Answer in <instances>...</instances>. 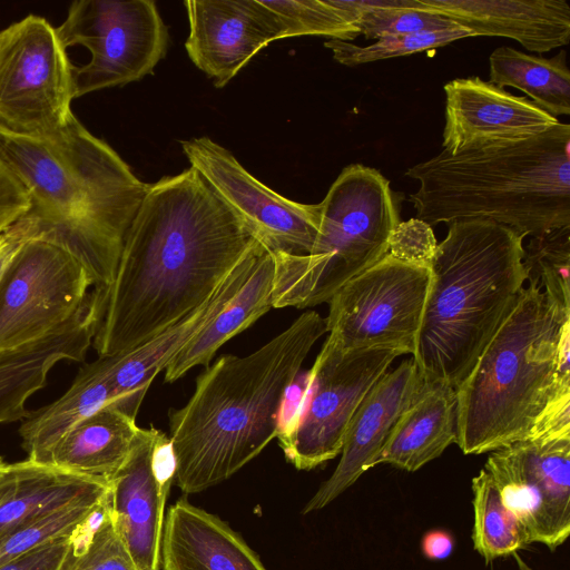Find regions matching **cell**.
<instances>
[{
  "instance_id": "obj_23",
  "label": "cell",
  "mask_w": 570,
  "mask_h": 570,
  "mask_svg": "<svg viewBox=\"0 0 570 570\" xmlns=\"http://www.w3.org/2000/svg\"><path fill=\"white\" fill-rule=\"evenodd\" d=\"M456 390L443 382H424L403 411L373 465L387 463L414 472L456 443Z\"/></svg>"
},
{
  "instance_id": "obj_9",
  "label": "cell",
  "mask_w": 570,
  "mask_h": 570,
  "mask_svg": "<svg viewBox=\"0 0 570 570\" xmlns=\"http://www.w3.org/2000/svg\"><path fill=\"white\" fill-rule=\"evenodd\" d=\"M56 28L29 14L0 32V129L48 138L76 117L73 68Z\"/></svg>"
},
{
  "instance_id": "obj_21",
  "label": "cell",
  "mask_w": 570,
  "mask_h": 570,
  "mask_svg": "<svg viewBox=\"0 0 570 570\" xmlns=\"http://www.w3.org/2000/svg\"><path fill=\"white\" fill-rule=\"evenodd\" d=\"M161 570H267L243 537L185 497L165 515Z\"/></svg>"
},
{
  "instance_id": "obj_35",
  "label": "cell",
  "mask_w": 570,
  "mask_h": 570,
  "mask_svg": "<svg viewBox=\"0 0 570 570\" xmlns=\"http://www.w3.org/2000/svg\"><path fill=\"white\" fill-rule=\"evenodd\" d=\"M96 523L78 535L49 542L1 564L0 570H69Z\"/></svg>"
},
{
  "instance_id": "obj_32",
  "label": "cell",
  "mask_w": 570,
  "mask_h": 570,
  "mask_svg": "<svg viewBox=\"0 0 570 570\" xmlns=\"http://www.w3.org/2000/svg\"><path fill=\"white\" fill-rule=\"evenodd\" d=\"M527 281H535L553 301L570 308V225L532 236L524 246Z\"/></svg>"
},
{
  "instance_id": "obj_16",
  "label": "cell",
  "mask_w": 570,
  "mask_h": 570,
  "mask_svg": "<svg viewBox=\"0 0 570 570\" xmlns=\"http://www.w3.org/2000/svg\"><path fill=\"white\" fill-rule=\"evenodd\" d=\"M443 89L445 125L442 146L451 155L514 144L559 122L530 99L476 76L455 78Z\"/></svg>"
},
{
  "instance_id": "obj_28",
  "label": "cell",
  "mask_w": 570,
  "mask_h": 570,
  "mask_svg": "<svg viewBox=\"0 0 570 570\" xmlns=\"http://www.w3.org/2000/svg\"><path fill=\"white\" fill-rule=\"evenodd\" d=\"M472 491L473 544L487 562L529 544L521 523L505 505L499 487L485 469L473 478Z\"/></svg>"
},
{
  "instance_id": "obj_31",
  "label": "cell",
  "mask_w": 570,
  "mask_h": 570,
  "mask_svg": "<svg viewBox=\"0 0 570 570\" xmlns=\"http://www.w3.org/2000/svg\"><path fill=\"white\" fill-rule=\"evenodd\" d=\"M279 19L284 38L317 36L351 42L360 35L350 16L331 0H262Z\"/></svg>"
},
{
  "instance_id": "obj_22",
  "label": "cell",
  "mask_w": 570,
  "mask_h": 570,
  "mask_svg": "<svg viewBox=\"0 0 570 570\" xmlns=\"http://www.w3.org/2000/svg\"><path fill=\"white\" fill-rule=\"evenodd\" d=\"M109 483L29 459L0 466V540L55 511L101 503Z\"/></svg>"
},
{
  "instance_id": "obj_39",
  "label": "cell",
  "mask_w": 570,
  "mask_h": 570,
  "mask_svg": "<svg viewBox=\"0 0 570 570\" xmlns=\"http://www.w3.org/2000/svg\"><path fill=\"white\" fill-rule=\"evenodd\" d=\"M453 538L443 530H431L424 534L421 542L422 552L429 560L448 559L453 551Z\"/></svg>"
},
{
  "instance_id": "obj_4",
  "label": "cell",
  "mask_w": 570,
  "mask_h": 570,
  "mask_svg": "<svg viewBox=\"0 0 570 570\" xmlns=\"http://www.w3.org/2000/svg\"><path fill=\"white\" fill-rule=\"evenodd\" d=\"M448 225L430 263L431 284L412 358L424 382L456 389L524 287L527 235L485 219Z\"/></svg>"
},
{
  "instance_id": "obj_34",
  "label": "cell",
  "mask_w": 570,
  "mask_h": 570,
  "mask_svg": "<svg viewBox=\"0 0 570 570\" xmlns=\"http://www.w3.org/2000/svg\"><path fill=\"white\" fill-rule=\"evenodd\" d=\"M108 502L69 570H140L114 525Z\"/></svg>"
},
{
  "instance_id": "obj_8",
  "label": "cell",
  "mask_w": 570,
  "mask_h": 570,
  "mask_svg": "<svg viewBox=\"0 0 570 570\" xmlns=\"http://www.w3.org/2000/svg\"><path fill=\"white\" fill-rule=\"evenodd\" d=\"M404 354L395 347L342 352L324 342L295 412L276 436L286 460L297 470H312L341 454L360 404Z\"/></svg>"
},
{
  "instance_id": "obj_1",
  "label": "cell",
  "mask_w": 570,
  "mask_h": 570,
  "mask_svg": "<svg viewBox=\"0 0 570 570\" xmlns=\"http://www.w3.org/2000/svg\"><path fill=\"white\" fill-rule=\"evenodd\" d=\"M254 239L195 168L149 184L105 289L98 355L134 350L195 311Z\"/></svg>"
},
{
  "instance_id": "obj_27",
  "label": "cell",
  "mask_w": 570,
  "mask_h": 570,
  "mask_svg": "<svg viewBox=\"0 0 570 570\" xmlns=\"http://www.w3.org/2000/svg\"><path fill=\"white\" fill-rule=\"evenodd\" d=\"M490 82L523 91L553 117L570 114V70L561 50L552 58L499 47L489 57Z\"/></svg>"
},
{
  "instance_id": "obj_30",
  "label": "cell",
  "mask_w": 570,
  "mask_h": 570,
  "mask_svg": "<svg viewBox=\"0 0 570 570\" xmlns=\"http://www.w3.org/2000/svg\"><path fill=\"white\" fill-rule=\"evenodd\" d=\"M108 498L101 503L78 504L55 511L16 529L0 540V566L49 542L87 531L100 517Z\"/></svg>"
},
{
  "instance_id": "obj_5",
  "label": "cell",
  "mask_w": 570,
  "mask_h": 570,
  "mask_svg": "<svg viewBox=\"0 0 570 570\" xmlns=\"http://www.w3.org/2000/svg\"><path fill=\"white\" fill-rule=\"evenodd\" d=\"M410 195L430 226L485 219L527 236L570 225V125L534 137L451 155L442 151L406 169Z\"/></svg>"
},
{
  "instance_id": "obj_10",
  "label": "cell",
  "mask_w": 570,
  "mask_h": 570,
  "mask_svg": "<svg viewBox=\"0 0 570 570\" xmlns=\"http://www.w3.org/2000/svg\"><path fill=\"white\" fill-rule=\"evenodd\" d=\"M56 30L66 49L91 53L73 68L75 99L140 80L167 52V27L153 0H77Z\"/></svg>"
},
{
  "instance_id": "obj_15",
  "label": "cell",
  "mask_w": 570,
  "mask_h": 570,
  "mask_svg": "<svg viewBox=\"0 0 570 570\" xmlns=\"http://www.w3.org/2000/svg\"><path fill=\"white\" fill-rule=\"evenodd\" d=\"M176 461L168 435L140 428L135 445L109 481V513L140 570H161L165 507Z\"/></svg>"
},
{
  "instance_id": "obj_25",
  "label": "cell",
  "mask_w": 570,
  "mask_h": 570,
  "mask_svg": "<svg viewBox=\"0 0 570 570\" xmlns=\"http://www.w3.org/2000/svg\"><path fill=\"white\" fill-rule=\"evenodd\" d=\"M115 403V390L104 358L86 364L59 399L21 421L19 435L27 459L46 464L52 446L71 426Z\"/></svg>"
},
{
  "instance_id": "obj_24",
  "label": "cell",
  "mask_w": 570,
  "mask_h": 570,
  "mask_svg": "<svg viewBox=\"0 0 570 570\" xmlns=\"http://www.w3.org/2000/svg\"><path fill=\"white\" fill-rule=\"evenodd\" d=\"M140 428L108 405L71 426L52 446L46 464L109 483L129 456Z\"/></svg>"
},
{
  "instance_id": "obj_13",
  "label": "cell",
  "mask_w": 570,
  "mask_h": 570,
  "mask_svg": "<svg viewBox=\"0 0 570 570\" xmlns=\"http://www.w3.org/2000/svg\"><path fill=\"white\" fill-rule=\"evenodd\" d=\"M484 469L528 543L550 550L570 534V434L527 438L490 452Z\"/></svg>"
},
{
  "instance_id": "obj_3",
  "label": "cell",
  "mask_w": 570,
  "mask_h": 570,
  "mask_svg": "<svg viewBox=\"0 0 570 570\" xmlns=\"http://www.w3.org/2000/svg\"><path fill=\"white\" fill-rule=\"evenodd\" d=\"M0 158L30 195L36 239L69 252L107 289L149 184L76 117L48 138L0 129Z\"/></svg>"
},
{
  "instance_id": "obj_37",
  "label": "cell",
  "mask_w": 570,
  "mask_h": 570,
  "mask_svg": "<svg viewBox=\"0 0 570 570\" xmlns=\"http://www.w3.org/2000/svg\"><path fill=\"white\" fill-rule=\"evenodd\" d=\"M30 207L27 188L0 158V235L18 223Z\"/></svg>"
},
{
  "instance_id": "obj_29",
  "label": "cell",
  "mask_w": 570,
  "mask_h": 570,
  "mask_svg": "<svg viewBox=\"0 0 570 570\" xmlns=\"http://www.w3.org/2000/svg\"><path fill=\"white\" fill-rule=\"evenodd\" d=\"M344 10L366 40L434 31L456 26L450 18L422 9L419 0H331Z\"/></svg>"
},
{
  "instance_id": "obj_38",
  "label": "cell",
  "mask_w": 570,
  "mask_h": 570,
  "mask_svg": "<svg viewBox=\"0 0 570 570\" xmlns=\"http://www.w3.org/2000/svg\"><path fill=\"white\" fill-rule=\"evenodd\" d=\"M30 239H36L35 228L24 216L0 235V276L17 250Z\"/></svg>"
},
{
  "instance_id": "obj_40",
  "label": "cell",
  "mask_w": 570,
  "mask_h": 570,
  "mask_svg": "<svg viewBox=\"0 0 570 570\" xmlns=\"http://www.w3.org/2000/svg\"><path fill=\"white\" fill-rule=\"evenodd\" d=\"M4 464L2 458L0 456V466H2Z\"/></svg>"
},
{
  "instance_id": "obj_26",
  "label": "cell",
  "mask_w": 570,
  "mask_h": 570,
  "mask_svg": "<svg viewBox=\"0 0 570 570\" xmlns=\"http://www.w3.org/2000/svg\"><path fill=\"white\" fill-rule=\"evenodd\" d=\"M273 281L274 255L265 246L253 273L233 301L165 368V382L177 381L195 366H209L222 345L273 308Z\"/></svg>"
},
{
  "instance_id": "obj_7",
  "label": "cell",
  "mask_w": 570,
  "mask_h": 570,
  "mask_svg": "<svg viewBox=\"0 0 570 570\" xmlns=\"http://www.w3.org/2000/svg\"><path fill=\"white\" fill-rule=\"evenodd\" d=\"M402 194L379 170L343 168L320 203L321 219L307 255L274 253L273 308L326 303L350 279L389 253Z\"/></svg>"
},
{
  "instance_id": "obj_2",
  "label": "cell",
  "mask_w": 570,
  "mask_h": 570,
  "mask_svg": "<svg viewBox=\"0 0 570 570\" xmlns=\"http://www.w3.org/2000/svg\"><path fill=\"white\" fill-rule=\"evenodd\" d=\"M325 333L326 320L309 309L250 354H224L205 367L188 402L169 411L183 493L229 479L277 436L287 392Z\"/></svg>"
},
{
  "instance_id": "obj_20",
  "label": "cell",
  "mask_w": 570,
  "mask_h": 570,
  "mask_svg": "<svg viewBox=\"0 0 570 570\" xmlns=\"http://www.w3.org/2000/svg\"><path fill=\"white\" fill-rule=\"evenodd\" d=\"M422 9L445 16L473 37H504L537 53L567 46L570 6L566 0H419Z\"/></svg>"
},
{
  "instance_id": "obj_17",
  "label": "cell",
  "mask_w": 570,
  "mask_h": 570,
  "mask_svg": "<svg viewBox=\"0 0 570 570\" xmlns=\"http://www.w3.org/2000/svg\"><path fill=\"white\" fill-rule=\"evenodd\" d=\"M189 59L217 88L226 86L284 27L262 0H187Z\"/></svg>"
},
{
  "instance_id": "obj_11",
  "label": "cell",
  "mask_w": 570,
  "mask_h": 570,
  "mask_svg": "<svg viewBox=\"0 0 570 570\" xmlns=\"http://www.w3.org/2000/svg\"><path fill=\"white\" fill-rule=\"evenodd\" d=\"M430 284V265L386 254L327 302L325 342L342 352L395 347L413 354Z\"/></svg>"
},
{
  "instance_id": "obj_19",
  "label": "cell",
  "mask_w": 570,
  "mask_h": 570,
  "mask_svg": "<svg viewBox=\"0 0 570 570\" xmlns=\"http://www.w3.org/2000/svg\"><path fill=\"white\" fill-rule=\"evenodd\" d=\"M423 383L411 358L386 372L373 385L350 422L336 469L306 503L303 514L328 505L374 466L391 430Z\"/></svg>"
},
{
  "instance_id": "obj_12",
  "label": "cell",
  "mask_w": 570,
  "mask_h": 570,
  "mask_svg": "<svg viewBox=\"0 0 570 570\" xmlns=\"http://www.w3.org/2000/svg\"><path fill=\"white\" fill-rule=\"evenodd\" d=\"M94 288L69 252L26 242L0 276V354L38 341L69 322Z\"/></svg>"
},
{
  "instance_id": "obj_33",
  "label": "cell",
  "mask_w": 570,
  "mask_h": 570,
  "mask_svg": "<svg viewBox=\"0 0 570 570\" xmlns=\"http://www.w3.org/2000/svg\"><path fill=\"white\" fill-rule=\"evenodd\" d=\"M468 37L473 35L456 24L434 31L382 37L364 47L340 40H327L324 45L333 52V58L338 63L355 67L435 49Z\"/></svg>"
},
{
  "instance_id": "obj_36",
  "label": "cell",
  "mask_w": 570,
  "mask_h": 570,
  "mask_svg": "<svg viewBox=\"0 0 570 570\" xmlns=\"http://www.w3.org/2000/svg\"><path fill=\"white\" fill-rule=\"evenodd\" d=\"M436 248L431 226L416 217L395 225L389 237L387 254L404 262L430 265Z\"/></svg>"
},
{
  "instance_id": "obj_6",
  "label": "cell",
  "mask_w": 570,
  "mask_h": 570,
  "mask_svg": "<svg viewBox=\"0 0 570 570\" xmlns=\"http://www.w3.org/2000/svg\"><path fill=\"white\" fill-rule=\"evenodd\" d=\"M465 380L458 397L456 444L482 454L524 440L548 402L570 391V367L557 364L570 308L528 281Z\"/></svg>"
},
{
  "instance_id": "obj_14",
  "label": "cell",
  "mask_w": 570,
  "mask_h": 570,
  "mask_svg": "<svg viewBox=\"0 0 570 570\" xmlns=\"http://www.w3.org/2000/svg\"><path fill=\"white\" fill-rule=\"evenodd\" d=\"M181 148L190 167L256 239L274 253H311L320 227V204H301L275 193L250 175L229 150L208 137L184 140Z\"/></svg>"
},
{
  "instance_id": "obj_18",
  "label": "cell",
  "mask_w": 570,
  "mask_h": 570,
  "mask_svg": "<svg viewBox=\"0 0 570 570\" xmlns=\"http://www.w3.org/2000/svg\"><path fill=\"white\" fill-rule=\"evenodd\" d=\"M264 247L255 238L216 291L180 321L134 350L102 357L115 390L114 406L136 419L153 380L233 301L253 273Z\"/></svg>"
}]
</instances>
